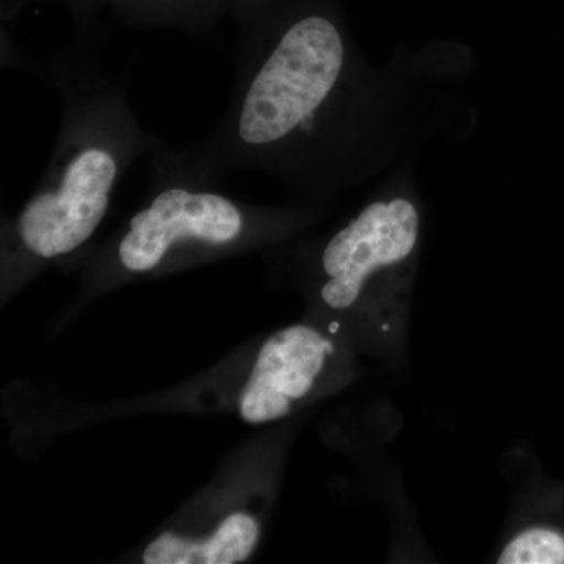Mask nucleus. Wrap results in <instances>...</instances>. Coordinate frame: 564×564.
<instances>
[{
    "label": "nucleus",
    "instance_id": "1",
    "mask_svg": "<svg viewBox=\"0 0 564 564\" xmlns=\"http://www.w3.org/2000/svg\"><path fill=\"white\" fill-rule=\"evenodd\" d=\"M51 79L62 98L61 129L39 187L7 229L14 276L90 242L126 172L161 141L137 120L122 82L87 51L55 55Z\"/></svg>",
    "mask_w": 564,
    "mask_h": 564
},
{
    "label": "nucleus",
    "instance_id": "2",
    "mask_svg": "<svg viewBox=\"0 0 564 564\" xmlns=\"http://www.w3.org/2000/svg\"><path fill=\"white\" fill-rule=\"evenodd\" d=\"M236 66L232 99L220 124L187 147L218 181L276 169L289 148L317 139L343 80L347 50L329 18L306 14L278 35H245Z\"/></svg>",
    "mask_w": 564,
    "mask_h": 564
},
{
    "label": "nucleus",
    "instance_id": "4",
    "mask_svg": "<svg viewBox=\"0 0 564 564\" xmlns=\"http://www.w3.org/2000/svg\"><path fill=\"white\" fill-rule=\"evenodd\" d=\"M417 234L419 215L410 202L370 204L322 252L323 303L337 311L351 307L377 270L410 256Z\"/></svg>",
    "mask_w": 564,
    "mask_h": 564
},
{
    "label": "nucleus",
    "instance_id": "3",
    "mask_svg": "<svg viewBox=\"0 0 564 564\" xmlns=\"http://www.w3.org/2000/svg\"><path fill=\"white\" fill-rule=\"evenodd\" d=\"M147 204L102 256L104 273L141 276L261 239L262 212L218 191L188 148L159 141L148 154Z\"/></svg>",
    "mask_w": 564,
    "mask_h": 564
},
{
    "label": "nucleus",
    "instance_id": "6",
    "mask_svg": "<svg viewBox=\"0 0 564 564\" xmlns=\"http://www.w3.org/2000/svg\"><path fill=\"white\" fill-rule=\"evenodd\" d=\"M261 538L258 519L247 511L226 516L212 532L191 538L163 533L143 552L147 564H236L250 558Z\"/></svg>",
    "mask_w": 564,
    "mask_h": 564
},
{
    "label": "nucleus",
    "instance_id": "7",
    "mask_svg": "<svg viewBox=\"0 0 564 564\" xmlns=\"http://www.w3.org/2000/svg\"><path fill=\"white\" fill-rule=\"evenodd\" d=\"M564 536L534 529L518 534L500 555L499 564H563Z\"/></svg>",
    "mask_w": 564,
    "mask_h": 564
},
{
    "label": "nucleus",
    "instance_id": "5",
    "mask_svg": "<svg viewBox=\"0 0 564 564\" xmlns=\"http://www.w3.org/2000/svg\"><path fill=\"white\" fill-rule=\"evenodd\" d=\"M333 344L313 326L293 325L263 343L237 393L236 410L251 425L280 421L313 391Z\"/></svg>",
    "mask_w": 564,
    "mask_h": 564
}]
</instances>
